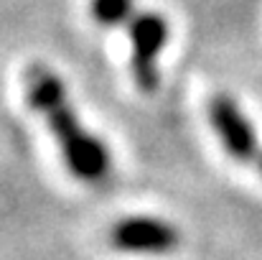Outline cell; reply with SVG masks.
I'll return each mask as SVG.
<instances>
[{
	"mask_svg": "<svg viewBox=\"0 0 262 260\" xmlns=\"http://www.w3.org/2000/svg\"><path fill=\"white\" fill-rule=\"evenodd\" d=\"M26 97H28L31 107L38 110L49 120L54 135L61 143V153H64L69 171L87 184L104 181L112 169L110 151L97 135L87 133V128L79 123L77 112L69 105L67 87L61 82V77L43 64L28 67Z\"/></svg>",
	"mask_w": 262,
	"mask_h": 260,
	"instance_id": "6da1fadb",
	"label": "cell"
},
{
	"mask_svg": "<svg viewBox=\"0 0 262 260\" xmlns=\"http://www.w3.org/2000/svg\"><path fill=\"white\" fill-rule=\"evenodd\" d=\"M133 44V77L143 92H156L161 85L158 56L168 41V21L161 13H135L127 23Z\"/></svg>",
	"mask_w": 262,
	"mask_h": 260,
	"instance_id": "7a4b0ae2",
	"label": "cell"
},
{
	"mask_svg": "<svg viewBox=\"0 0 262 260\" xmlns=\"http://www.w3.org/2000/svg\"><path fill=\"white\" fill-rule=\"evenodd\" d=\"M110 245L122 253L143 255H168L181 245V232L166 219L158 217H130L110 227Z\"/></svg>",
	"mask_w": 262,
	"mask_h": 260,
	"instance_id": "3957f363",
	"label": "cell"
},
{
	"mask_svg": "<svg viewBox=\"0 0 262 260\" xmlns=\"http://www.w3.org/2000/svg\"><path fill=\"white\" fill-rule=\"evenodd\" d=\"M209 117L211 125L216 130V135L222 138L224 148L229 151L232 158L250 164L260 158V143L255 138V130L250 125V120L245 117V112L239 110V105L229 97V94H216L209 102Z\"/></svg>",
	"mask_w": 262,
	"mask_h": 260,
	"instance_id": "277c9868",
	"label": "cell"
},
{
	"mask_svg": "<svg viewBox=\"0 0 262 260\" xmlns=\"http://www.w3.org/2000/svg\"><path fill=\"white\" fill-rule=\"evenodd\" d=\"M92 18L102 26H127L130 18L135 15V3L133 0H92L89 3Z\"/></svg>",
	"mask_w": 262,
	"mask_h": 260,
	"instance_id": "5b68a950",
	"label": "cell"
},
{
	"mask_svg": "<svg viewBox=\"0 0 262 260\" xmlns=\"http://www.w3.org/2000/svg\"><path fill=\"white\" fill-rule=\"evenodd\" d=\"M257 166H260V171H262V153H260V158H257Z\"/></svg>",
	"mask_w": 262,
	"mask_h": 260,
	"instance_id": "8992f818",
	"label": "cell"
}]
</instances>
